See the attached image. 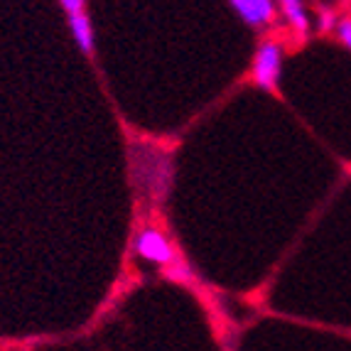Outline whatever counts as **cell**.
<instances>
[{
  "instance_id": "obj_7",
  "label": "cell",
  "mask_w": 351,
  "mask_h": 351,
  "mask_svg": "<svg viewBox=\"0 0 351 351\" xmlns=\"http://www.w3.org/2000/svg\"><path fill=\"white\" fill-rule=\"evenodd\" d=\"M337 35H339V40L351 49V18H341L339 23H337Z\"/></svg>"
},
{
  "instance_id": "obj_8",
  "label": "cell",
  "mask_w": 351,
  "mask_h": 351,
  "mask_svg": "<svg viewBox=\"0 0 351 351\" xmlns=\"http://www.w3.org/2000/svg\"><path fill=\"white\" fill-rule=\"evenodd\" d=\"M59 8H62V10H66L69 15H76V12L86 10V5H84L82 0H62V3H59Z\"/></svg>"
},
{
  "instance_id": "obj_1",
  "label": "cell",
  "mask_w": 351,
  "mask_h": 351,
  "mask_svg": "<svg viewBox=\"0 0 351 351\" xmlns=\"http://www.w3.org/2000/svg\"><path fill=\"white\" fill-rule=\"evenodd\" d=\"M282 74V47L280 42L265 40L253 54V82L261 88H273L278 86Z\"/></svg>"
},
{
  "instance_id": "obj_5",
  "label": "cell",
  "mask_w": 351,
  "mask_h": 351,
  "mask_svg": "<svg viewBox=\"0 0 351 351\" xmlns=\"http://www.w3.org/2000/svg\"><path fill=\"white\" fill-rule=\"evenodd\" d=\"M278 8H280L282 15L287 18V23L293 25L300 35H307V32H310L312 23H310V15H307V10H304L302 3H298V0H282Z\"/></svg>"
},
{
  "instance_id": "obj_4",
  "label": "cell",
  "mask_w": 351,
  "mask_h": 351,
  "mask_svg": "<svg viewBox=\"0 0 351 351\" xmlns=\"http://www.w3.org/2000/svg\"><path fill=\"white\" fill-rule=\"evenodd\" d=\"M69 29L71 35H74L76 47L82 49L84 54L94 52V27H91V20H88L86 10L69 15Z\"/></svg>"
},
{
  "instance_id": "obj_9",
  "label": "cell",
  "mask_w": 351,
  "mask_h": 351,
  "mask_svg": "<svg viewBox=\"0 0 351 351\" xmlns=\"http://www.w3.org/2000/svg\"><path fill=\"white\" fill-rule=\"evenodd\" d=\"M334 23H337V18H334V12H329V10H322V18H319V25H322V29H332L334 27Z\"/></svg>"
},
{
  "instance_id": "obj_3",
  "label": "cell",
  "mask_w": 351,
  "mask_h": 351,
  "mask_svg": "<svg viewBox=\"0 0 351 351\" xmlns=\"http://www.w3.org/2000/svg\"><path fill=\"white\" fill-rule=\"evenodd\" d=\"M228 8L239 15L241 20L251 27H263V25L276 20L278 5L273 0H231Z\"/></svg>"
},
{
  "instance_id": "obj_2",
  "label": "cell",
  "mask_w": 351,
  "mask_h": 351,
  "mask_svg": "<svg viewBox=\"0 0 351 351\" xmlns=\"http://www.w3.org/2000/svg\"><path fill=\"white\" fill-rule=\"evenodd\" d=\"M133 248L143 261H150V263L165 265V268L175 263V251H172L170 241L165 239V234L158 228H143L141 234L135 236Z\"/></svg>"
},
{
  "instance_id": "obj_6",
  "label": "cell",
  "mask_w": 351,
  "mask_h": 351,
  "mask_svg": "<svg viewBox=\"0 0 351 351\" xmlns=\"http://www.w3.org/2000/svg\"><path fill=\"white\" fill-rule=\"evenodd\" d=\"M165 276L172 278V280L187 282V280H189V270H187V265H184V263L175 261V263H170L167 268H165Z\"/></svg>"
}]
</instances>
